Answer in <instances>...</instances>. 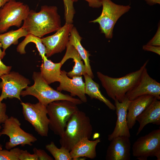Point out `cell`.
<instances>
[{"label": "cell", "mask_w": 160, "mask_h": 160, "mask_svg": "<svg viewBox=\"0 0 160 160\" xmlns=\"http://www.w3.org/2000/svg\"><path fill=\"white\" fill-rule=\"evenodd\" d=\"M21 150L18 148H12L9 151L3 150L0 144V160H19Z\"/></svg>", "instance_id": "4316f807"}, {"label": "cell", "mask_w": 160, "mask_h": 160, "mask_svg": "<svg viewBox=\"0 0 160 160\" xmlns=\"http://www.w3.org/2000/svg\"><path fill=\"white\" fill-rule=\"evenodd\" d=\"M20 104L25 119L31 124L39 135L47 137L49 121L47 106L39 102L36 104L21 102Z\"/></svg>", "instance_id": "ba28073f"}, {"label": "cell", "mask_w": 160, "mask_h": 160, "mask_svg": "<svg viewBox=\"0 0 160 160\" xmlns=\"http://www.w3.org/2000/svg\"><path fill=\"white\" fill-rule=\"evenodd\" d=\"M30 42L34 43L39 52V55L43 59L46 56V47L42 43L41 38L33 35L28 34L25 39L18 45L17 48V51L21 54L26 53L25 47L26 45Z\"/></svg>", "instance_id": "d4e9b609"}, {"label": "cell", "mask_w": 160, "mask_h": 160, "mask_svg": "<svg viewBox=\"0 0 160 160\" xmlns=\"http://www.w3.org/2000/svg\"><path fill=\"white\" fill-rule=\"evenodd\" d=\"M73 27L72 24L65 23L54 34L41 38L46 47L45 55L47 57L65 50L69 42L70 33Z\"/></svg>", "instance_id": "7c38bea8"}, {"label": "cell", "mask_w": 160, "mask_h": 160, "mask_svg": "<svg viewBox=\"0 0 160 160\" xmlns=\"http://www.w3.org/2000/svg\"><path fill=\"white\" fill-rule=\"evenodd\" d=\"M19 160H38V159L35 153L31 154L26 150H21L19 156Z\"/></svg>", "instance_id": "f546056e"}, {"label": "cell", "mask_w": 160, "mask_h": 160, "mask_svg": "<svg viewBox=\"0 0 160 160\" xmlns=\"http://www.w3.org/2000/svg\"><path fill=\"white\" fill-rule=\"evenodd\" d=\"M100 141V138L94 140H90L87 138L82 139L73 146L70 151L72 160L84 157L95 159L97 156L96 147Z\"/></svg>", "instance_id": "d6986e66"}, {"label": "cell", "mask_w": 160, "mask_h": 160, "mask_svg": "<svg viewBox=\"0 0 160 160\" xmlns=\"http://www.w3.org/2000/svg\"><path fill=\"white\" fill-rule=\"evenodd\" d=\"M78 0H71L73 2ZM87 1L89 6L92 8H99L102 5L101 0H85Z\"/></svg>", "instance_id": "836d02e7"}, {"label": "cell", "mask_w": 160, "mask_h": 160, "mask_svg": "<svg viewBox=\"0 0 160 160\" xmlns=\"http://www.w3.org/2000/svg\"><path fill=\"white\" fill-rule=\"evenodd\" d=\"M145 95H152L160 99V84L149 76L146 67L144 69L137 83L126 93L125 97L131 101Z\"/></svg>", "instance_id": "4fadbf2b"}, {"label": "cell", "mask_w": 160, "mask_h": 160, "mask_svg": "<svg viewBox=\"0 0 160 160\" xmlns=\"http://www.w3.org/2000/svg\"><path fill=\"white\" fill-rule=\"evenodd\" d=\"M64 70L61 71L59 82V86L57 90L65 91L70 93L72 97L77 96L83 103H86L87 99L85 92V83L82 76H74L69 78Z\"/></svg>", "instance_id": "5bb4252c"}, {"label": "cell", "mask_w": 160, "mask_h": 160, "mask_svg": "<svg viewBox=\"0 0 160 160\" xmlns=\"http://www.w3.org/2000/svg\"><path fill=\"white\" fill-rule=\"evenodd\" d=\"M154 97L152 95H145L130 101L127 114V125L129 129L136 124L137 116L150 104Z\"/></svg>", "instance_id": "ac0fdd59"}, {"label": "cell", "mask_w": 160, "mask_h": 160, "mask_svg": "<svg viewBox=\"0 0 160 160\" xmlns=\"http://www.w3.org/2000/svg\"><path fill=\"white\" fill-rule=\"evenodd\" d=\"M82 39L76 28L73 27L70 33L69 43L75 48L84 61L87 73L93 79L94 76L90 66L89 58L90 54L82 45L81 44Z\"/></svg>", "instance_id": "7402d4cb"}, {"label": "cell", "mask_w": 160, "mask_h": 160, "mask_svg": "<svg viewBox=\"0 0 160 160\" xmlns=\"http://www.w3.org/2000/svg\"><path fill=\"white\" fill-rule=\"evenodd\" d=\"M85 79V92L91 99H95L104 103L108 108L115 110V106L101 93L99 84L87 73L83 75Z\"/></svg>", "instance_id": "603a6c76"}, {"label": "cell", "mask_w": 160, "mask_h": 160, "mask_svg": "<svg viewBox=\"0 0 160 160\" xmlns=\"http://www.w3.org/2000/svg\"><path fill=\"white\" fill-rule=\"evenodd\" d=\"M28 34L25 30L22 27L17 30H12L0 34V41L3 51L5 52L6 49L12 44H17L20 38L25 37Z\"/></svg>", "instance_id": "cb8c5ba5"}, {"label": "cell", "mask_w": 160, "mask_h": 160, "mask_svg": "<svg viewBox=\"0 0 160 160\" xmlns=\"http://www.w3.org/2000/svg\"><path fill=\"white\" fill-rule=\"evenodd\" d=\"M101 1L103 9L100 15L90 22L98 23L101 33L104 34L106 38L111 39L113 37V28L117 21L129 11L131 7L129 5L116 4L111 0Z\"/></svg>", "instance_id": "8992f818"}, {"label": "cell", "mask_w": 160, "mask_h": 160, "mask_svg": "<svg viewBox=\"0 0 160 160\" xmlns=\"http://www.w3.org/2000/svg\"><path fill=\"white\" fill-rule=\"evenodd\" d=\"M32 78L34 84L31 86H28L25 90H22L20 96L23 97L28 95L33 96L39 102L46 106L53 102L59 100L70 101L77 105L83 103L79 99L63 94L52 88L43 79L40 72H34Z\"/></svg>", "instance_id": "277c9868"}, {"label": "cell", "mask_w": 160, "mask_h": 160, "mask_svg": "<svg viewBox=\"0 0 160 160\" xmlns=\"http://www.w3.org/2000/svg\"><path fill=\"white\" fill-rule=\"evenodd\" d=\"M77 105L67 100L55 101L47 106L49 128L60 137L63 135L67 123L72 115L79 110Z\"/></svg>", "instance_id": "5b68a950"}, {"label": "cell", "mask_w": 160, "mask_h": 160, "mask_svg": "<svg viewBox=\"0 0 160 160\" xmlns=\"http://www.w3.org/2000/svg\"><path fill=\"white\" fill-rule=\"evenodd\" d=\"M65 7V15L66 23L72 24L75 12L71 0H63Z\"/></svg>", "instance_id": "83f0119b"}, {"label": "cell", "mask_w": 160, "mask_h": 160, "mask_svg": "<svg viewBox=\"0 0 160 160\" xmlns=\"http://www.w3.org/2000/svg\"><path fill=\"white\" fill-rule=\"evenodd\" d=\"M3 124L1 135H6L9 138V141L5 143V147L7 150H10L18 145L31 146L32 143L37 140L33 135L21 128V123L15 117L11 116L8 118Z\"/></svg>", "instance_id": "30bf717a"}, {"label": "cell", "mask_w": 160, "mask_h": 160, "mask_svg": "<svg viewBox=\"0 0 160 160\" xmlns=\"http://www.w3.org/2000/svg\"><path fill=\"white\" fill-rule=\"evenodd\" d=\"M93 131L90 119L79 110L74 113L68 122L59 142L61 145L70 151L73 146L84 138L89 139Z\"/></svg>", "instance_id": "3957f363"}, {"label": "cell", "mask_w": 160, "mask_h": 160, "mask_svg": "<svg viewBox=\"0 0 160 160\" xmlns=\"http://www.w3.org/2000/svg\"><path fill=\"white\" fill-rule=\"evenodd\" d=\"M66 50L63 58L60 62L62 65L68 59H72L74 62L73 69L67 73V76L72 78L74 76H82L87 73L86 69L84 64L79 53L75 48L68 42Z\"/></svg>", "instance_id": "ffe728a7"}, {"label": "cell", "mask_w": 160, "mask_h": 160, "mask_svg": "<svg viewBox=\"0 0 160 160\" xmlns=\"http://www.w3.org/2000/svg\"><path fill=\"white\" fill-rule=\"evenodd\" d=\"M45 148L55 160H72L70 151L64 147L58 148L54 143L51 141L45 145Z\"/></svg>", "instance_id": "484cf974"}, {"label": "cell", "mask_w": 160, "mask_h": 160, "mask_svg": "<svg viewBox=\"0 0 160 160\" xmlns=\"http://www.w3.org/2000/svg\"><path fill=\"white\" fill-rule=\"evenodd\" d=\"M106 153V160H130L131 143L129 137H116L111 141Z\"/></svg>", "instance_id": "2e32d148"}, {"label": "cell", "mask_w": 160, "mask_h": 160, "mask_svg": "<svg viewBox=\"0 0 160 160\" xmlns=\"http://www.w3.org/2000/svg\"><path fill=\"white\" fill-rule=\"evenodd\" d=\"M0 78L2 80L0 82V101L8 98H15L21 101L20 93L30 84L29 80L15 71L4 74Z\"/></svg>", "instance_id": "8fae6325"}, {"label": "cell", "mask_w": 160, "mask_h": 160, "mask_svg": "<svg viewBox=\"0 0 160 160\" xmlns=\"http://www.w3.org/2000/svg\"><path fill=\"white\" fill-rule=\"evenodd\" d=\"M34 153L38 156V160H53V158L49 155L43 150L34 148L33 149Z\"/></svg>", "instance_id": "f1b7e54d"}, {"label": "cell", "mask_w": 160, "mask_h": 160, "mask_svg": "<svg viewBox=\"0 0 160 160\" xmlns=\"http://www.w3.org/2000/svg\"><path fill=\"white\" fill-rule=\"evenodd\" d=\"M11 69V66L5 65L3 63L0 59V77L4 74L10 73Z\"/></svg>", "instance_id": "e575fe53"}, {"label": "cell", "mask_w": 160, "mask_h": 160, "mask_svg": "<svg viewBox=\"0 0 160 160\" xmlns=\"http://www.w3.org/2000/svg\"><path fill=\"white\" fill-rule=\"evenodd\" d=\"M47 58L45 56L42 59L40 73L43 79L49 85L55 82H59L62 65L60 62L54 63Z\"/></svg>", "instance_id": "44dd1931"}, {"label": "cell", "mask_w": 160, "mask_h": 160, "mask_svg": "<svg viewBox=\"0 0 160 160\" xmlns=\"http://www.w3.org/2000/svg\"><path fill=\"white\" fill-rule=\"evenodd\" d=\"M139 126L136 133L138 135L144 127L150 123L159 125L160 124V101L156 98L136 118Z\"/></svg>", "instance_id": "e0dca14e"}, {"label": "cell", "mask_w": 160, "mask_h": 160, "mask_svg": "<svg viewBox=\"0 0 160 160\" xmlns=\"http://www.w3.org/2000/svg\"><path fill=\"white\" fill-rule=\"evenodd\" d=\"M132 154L139 160H147L149 157L160 160V129L152 131L139 137L133 143Z\"/></svg>", "instance_id": "9c48e42d"}, {"label": "cell", "mask_w": 160, "mask_h": 160, "mask_svg": "<svg viewBox=\"0 0 160 160\" xmlns=\"http://www.w3.org/2000/svg\"><path fill=\"white\" fill-rule=\"evenodd\" d=\"M147 60L140 68L119 78H113L97 72L98 79L108 96L114 100L122 102L126 93L134 88L139 81L142 72L148 63Z\"/></svg>", "instance_id": "7a4b0ae2"}, {"label": "cell", "mask_w": 160, "mask_h": 160, "mask_svg": "<svg viewBox=\"0 0 160 160\" xmlns=\"http://www.w3.org/2000/svg\"><path fill=\"white\" fill-rule=\"evenodd\" d=\"M143 49L145 51L153 52L159 55H160V46H156L146 44L143 46Z\"/></svg>", "instance_id": "d6a6232c"}, {"label": "cell", "mask_w": 160, "mask_h": 160, "mask_svg": "<svg viewBox=\"0 0 160 160\" xmlns=\"http://www.w3.org/2000/svg\"><path fill=\"white\" fill-rule=\"evenodd\" d=\"M28 34L41 38L61 27V19L55 6H41L40 11L30 10L21 27Z\"/></svg>", "instance_id": "6da1fadb"}, {"label": "cell", "mask_w": 160, "mask_h": 160, "mask_svg": "<svg viewBox=\"0 0 160 160\" xmlns=\"http://www.w3.org/2000/svg\"><path fill=\"white\" fill-rule=\"evenodd\" d=\"M29 7L20 1L10 0L0 9V34L12 26L20 28L30 11Z\"/></svg>", "instance_id": "52a82bcc"}, {"label": "cell", "mask_w": 160, "mask_h": 160, "mask_svg": "<svg viewBox=\"0 0 160 160\" xmlns=\"http://www.w3.org/2000/svg\"><path fill=\"white\" fill-rule=\"evenodd\" d=\"M114 101L117 120L113 131L108 136V140L110 141L119 136L130 137L127 121V110L130 100L125 97L122 102L116 100Z\"/></svg>", "instance_id": "9a60e30c"}, {"label": "cell", "mask_w": 160, "mask_h": 160, "mask_svg": "<svg viewBox=\"0 0 160 160\" xmlns=\"http://www.w3.org/2000/svg\"><path fill=\"white\" fill-rule=\"evenodd\" d=\"M147 44L156 46H160V25L159 23L157 31L153 38Z\"/></svg>", "instance_id": "4dcf8cb0"}, {"label": "cell", "mask_w": 160, "mask_h": 160, "mask_svg": "<svg viewBox=\"0 0 160 160\" xmlns=\"http://www.w3.org/2000/svg\"><path fill=\"white\" fill-rule=\"evenodd\" d=\"M6 104L0 101V124H3L9 117L6 114Z\"/></svg>", "instance_id": "1f68e13d"}, {"label": "cell", "mask_w": 160, "mask_h": 160, "mask_svg": "<svg viewBox=\"0 0 160 160\" xmlns=\"http://www.w3.org/2000/svg\"><path fill=\"white\" fill-rule=\"evenodd\" d=\"M1 44L0 41V59H2L6 55L5 52L2 51L1 49Z\"/></svg>", "instance_id": "8d00e7d4"}, {"label": "cell", "mask_w": 160, "mask_h": 160, "mask_svg": "<svg viewBox=\"0 0 160 160\" xmlns=\"http://www.w3.org/2000/svg\"><path fill=\"white\" fill-rule=\"evenodd\" d=\"M147 3L150 5L156 4H160V0H145Z\"/></svg>", "instance_id": "d590c367"}, {"label": "cell", "mask_w": 160, "mask_h": 160, "mask_svg": "<svg viewBox=\"0 0 160 160\" xmlns=\"http://www.w3.org/2000/svg\"><path fill=\"white\" fill-rule=\"evenodd\" d=\"M10 0H0V9Z\"/></svg>", "instance_id": "74e56055"}, {"label": "cell", "mask_w": 160, "mask_h": 160, "mask_svg": "<svg viewBox=\"0 0 160 160\" xmlns=\"http://www.w3.org/2000/svg\"><path fill=\"white\" fill-rule=\"evenodd\" d=\"M1 125H0V137L1 136V135H1Z\"/></svg>", "instance_id": "f35d334b"}]
</instances>
